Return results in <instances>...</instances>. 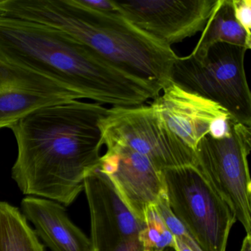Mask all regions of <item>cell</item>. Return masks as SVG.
I'll return each instance as SVG.
<instances>
[{
    "label": "cell",
    "instance_id": "obj_1",
    "mask_svg": "<svg viewBox=\"0 0 251 251\" xmlns=\"http://www.w3.org/2000/svg\"><path fill=\"white\" fill-rule=\"evenodd\" d=\"M108 109L73 100L35 110L12 125L18 154L11 176L21 192L71 205L99 167L100 123Z\"/></svg>",
    "mask_w": 251,
    "mask_h": 251
},
{
    "label": "cell",
    "instance_id": "obj_2",
    "mask_svg": "<svg viewBox=\"0 0 251 251\" xmlns=\"http://www.w3.org/2000/svg\"><path fill=\"white\" fill-rule=\"evenodd\" d=\"M0 56L112 108L144 105L161 93L61 30L2 14Z\"/></svg>",
    "mask_w": 251,
    "mask_h": 251
},
{
    "label": "cell",
    "instance_id": "obj_3",
    "mask_svg": "<svg viewBox=\"0 0 251 251\" xmlns=\"http://www.w3.org/2000/svg\"><path fill=\"white\" fill-rule=\"evenodd\" d=\"M0 14L61 30L160 92L170 81L177 55L120 13L95 11L78 0H0Z\"/></svg>",
    "mask_w": 251,
    "mask_h": 251
},
{
    "label": "cell",
    "instance_id": "obj_4",
    "mask_svg": "<svg viewBox=\"0 0 251 251\" xmlns=\"http://www.w3.org/2000/svg\"><path fill=\"white\" fill-rule=\"evenodd\" d=\"M247 50L216 43L203 50L178 57L170 81L217 102L237 123L251 126V95L245 70Z\"/></svg>",
    "mask_w": 251,
    "mask_h": 251
},
{
    "label": "cell",
    "instance_id": "obj_5",
    "mask_svg": "<svg viewBox=\"0 0 251 251\" xmlns=\"http://www.w3.org/2000/svg\"><path fill=\"white\" fill-rule=\"evenodd\" d=\"M170 209L202 251H226L236 221L228 205L195 165L162 172Z\"/></svg>",
    "mask_w": 251,
    "mask_h": 251
},
{
    "label": "cell",
    "instance_id": "obj_6",
    "mask_svg": "<svg viewBox=\"0 0 251 251\" xmlns=\"http://www.w3.org/2000/svg\"><path fill=\"white\" fill-rule=\"evenodd\" d=\"M251 126L233 121L229 136L202 138L198 146L196 167L228 205L236 220L251 236V181L248 155Z\"/></svg>",
    "mask_w": 251,
    "mask_h": 251
},
{
    "label": "cell",
    "instance_id": "obj_7",
    "mask_svg": "<svg viewBox=\"0 0 251 251\" xmlns=\"http://www.w3.org/2000/svg\"><path fill=\"white\" fill-rule=\"evenodd\" d=\"M105 147L130 148L146 156L162 173L196 166V154L158 120L151 105L108 108L100 123Z\"/></svg>",
    "mask_w": 251,
    "mask_h": 251
},
{
    "label": "cell",
    "instance_id": "obj_8",
    "mask_svg": "<svg viewBox=\"0 0 251 251\" xmlns=\"http://www.w3.org/2000/svg\"><path fill=\"white\" fill-rule=\"evenodd\" d=\"M127 21L165 46L202 33L218 0H114Z\"/></svg>",
    "mask_w": 251,
    "mask_h": 251
},
{
    "label": "cell",
    "instance_id": "obj_9",
    "mask_svg": "<svg viewBox=\"0 0 251 251\" xmlns=\"http://www.w3.org/2000/svg\"><path fill=\"white\" fill-rule=\"evenodd\" d=\"M151 104L159 121L185 145L196 151L200 141L209 136H229L233 120L217 102L182 89L172 81Z\"/></svg>",
    "mask_w": 251,
    "mask_h": 251
},
{
    "label": "cell",
    "instance_id": "obj_10",
    "mask_svg": "<svg viewBox=\"0 0 251 251\" xmlns=\"http://www.w3.org/2000/svg\"><path fill=\"white\" fill-rule=\"evenodd\" d=\"M91 220L92 251H145L139 236L144 222L136 218L108 177L96 169L84 180Z\"/></svg>",
    "mask_w": 251,
    "mask_h": 251
},
{
    "label": "cell",
    "instance_id": "obj_11",
    "mask_svg": "<svg viewBox=\"0 0 251 251\" xmlns=\"http://www.w3.org/2000/svg\"><path fill=\"white\" fill-rule=\"evenodd\" d=\"M98 169L108 177L123 202L142 222L148 207L165 192L163 174L142 154L122 146L106 147Z\"/></svg>",
    "mask_w": 251,
    "mask_h": 251
},
{
    "label": "cell",
    "instance_id": "obj_12",
    "mask_svg": "<svg viewBox=\"0 0 251 251\" xmlns=\"http://www.w3.org/2000/svg\"><path fill=\"white\" fill-rule=\"evenodd\" d=\"M80 99L55 80L0 56V129L42 107Z\"/></svg>",
    "mask_w": 251,
    "mask_h": 251
},
{
    "label": "cell",
    "instance_id": "obj_13",
    "mask_svg": "<svg viewBox=\"0 0 251 251\" xmlns=\"http://www.w3.org/2000/svg\"><path fill=\"white\" fill-rule=\"evenodd\" d=\"M21 207L38 237L51 251H92L90 239L70 220L59 202L29 196L22 201Z\"/></svg>",
    "mask_w": 251,
    "mask_h": 251
},
{
    "label": "cell",
    "instance_id": "obj_14",
    "mask_svg": "<svg viewBox=\"0 0 251 251\" xmlns=\"http://www.w3.org/2000/svg\"><path fill=\"white\" fill-rule=\"evenodd\" d=\"M216 43H226L251 49V37L235 19L232 0H218L194 52L203 50Z\"/></svg>",
    "mask_w": 251,
    "mask_h": 251
},
{
    "label": "cell",
    "instance_id": "obj_15",
    "mask_svg": "<svg viewBox=\"0 0 251 251\" xmlns=\"http://www.w3.org/2000/svg\"><path fill=\"white\" fill-rule=\"evenodd\" d=\"M0 251H45L23 212L4 201H0Z\"/></svg>",
    "mask_w": 251,
    "mask_h": 251
},
{
    "label": "cell",
    "instance_id": "obj_16",
    "mask_svg": "<svg viewBox=\"0 0 251 251\" xmlns=\"http://www.w3.org/2000/svg\"><path fill=\"white\" fill-rule=\"evenodd\" d=\"M145 251H163L175 249V238L164 223L155 205L148 207L145 213L144 227L139 236Z\"/></svg>",
    "mask_w": 251,
    "mask_h": 251
},
{
    "label": "cell",
    "instance_id": "obj_17",
    "mask_svg": "<svg viewBox=\"0 0 251 251\" xmlns=\"http://www.w3.org/2000/svg\"><path fill=\"white\" fill-rule=\"evenodd\" d=\"M158 212L164 220L169 230L171 232L176 239L189 247L192 251H202L195 239L191 236L183 225L176 218V216L172 212L167 201L165 192L160 197L159 200L155 205Z\"/></svg>",
    "mask_w": 251,
    "mask_h": 251
},
{
    "label": "cell",
    "instance_id": "obj_18",
    "mask_svg": "<svg viewBox=\"0 0 251 251\" xmlns=\"http://www.w3.org/2000/svg\"><path fill=\"white\" fill-rule=\"evenodd\" d=\"M232 7L236 21L251 37V0H232Z\"/></svg>",
    "mask_w": 251,
    "mask_h": 251
},
{
    "label": "cell",
    "instance_id": "obj_19",
    "mask_svg": "<svg viewBox=\"0 0 251 251\" xmlns=\"http://www.w3.org/2000/svg\"><path fill=\"white\" fill-rule=\"evenodd\" d=\"M81 5L100 12H118L114 0H78Z\"/></svg>",
    "mask_w": 251,
    "mask_h": 251
},
{
    "label": "cell",
    "instance_id": "obj_20",
    "mask_svg": "<svg viewBox=\"0 0 251 251\" xmlns=\"http://www.w3.org/2000/svg\"><path fill=\"white\" fill-rule=\"evenodd\" d=\"M240 251H251V236L246 235L242 242Z\"/></svg>",
    "mask_w": 251,
    "mask_h": 251
},
{
    "label": "cell",
    "instance_id": "obj_21",
    "mask_svg": "<svg viewBox=\"0 0 251 251\" xmlns=\"http://www.w3.org/2000/svg\"><path fill=\"white\" fill-rule=\"evenodd\" d=\"M175 250L176 251H192L189 247L186 246L185 244L176 238H175Z\"/></svg>",
    "mask_w": 251,
    "mask_h": 251
},
{
    "label": "cell",
    "instance_id": "obj_22",
    "mask_svg": "<svg viewBox=\"0 0 251 251\" xmlns=\"http://www.w3.org/2000/svg\"><path fill=\"white\" fill-rule=\"evenodd\" d=\"M163 251H176V250L173 249V248H166V249H164Z\"/></svg>",
    "mask_w": 251,
    "mask_h": 251
}]
</instances>
